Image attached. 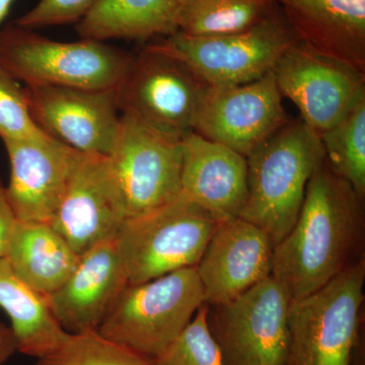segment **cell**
<instances>
[{
    "label": "cell",
    "mask_w": 365,
    "mask_h": 365,
    "mask_svg": "<svg viewBox=\"0 0 365 365\" xmlns=\"http://www.w3.org/2000/svg\"><path fill=\"white\" fill-rule=\"evenodd\" d=\"M276 0H186L178 32L193 37L247 32L272 13Z\"/></svg>",
    "instance_id": "cell-23"
},
{
    "label": "cell",
    "mask_w": 365,
    "mask_h": 365,
    "mask_svg": "<svg viewBox=\"0 0 365 365\" xmlns=\"http://www.w3.org/2000/svg\"><path fill=\"white\" fill-rule=\"evenodd\" d=\"M318 134L304 122L288 121L247 158L248 199L240 217L279 244L294 227L307 184L325 160Z\"/></svg>",
    "instance_id": "cell-2"
},
{
    "label": "cell",
    "mask_w": 365,
    "mask_h": 365,
    "mask_svg": "<svg viewBox=\"0 0 365 365\" xmlns=\"http://www.w3.org/2000/svg\"><path fill=\"white\" fill-rule=\"evenodd\" d=\"M273 249L269 235L244 218L217 222L196 266L205 304H225L270 277Z\"/></svg>",
    "instance_id": "cell-15"
},
{
    "label": "cell",
    "mask_w": 365,
    "mask_h": 365,
    "mask_svg": "<svg viewBox=\"0 0 365 365\" xmlns=\"http://www.w3.org/2000/svg\"><path fill=\"white\" fill-rule=\"evenodd\" d=\"M110 168L128 217L145 215L172 202L181 194L182 138L121 111Z\"/></svg>",
    "instance_id": "cell-9"
},
{
    "label": "cell",
    "mask_w": 365,
    "mask_h": 365,
    "mask_svg": "<svg viewBox=\"0 0 365 365\" xmlns=\"http://www.w3.org/2000/svg\"><path fill=\"white\" fill-rule=\"evenodd\" d=\"M16 218L7 200L6 186L0 180V259L4 258Z\"/></svg>",
    "instance_id": "cell-29"
},
{
    "label": "cell",
    "mask_w": 365,
    "mask_h": 365,
    "mask_svg": "<svg viewBox=\"0 0 365 365\" xmlns=\"http://www.w3.org/2000/svg\"><path fill=\"white\" fill-rule=\"evenodd\" d=\"M290 304L270 276L230 302L206 304L209 330L225 365H285Z\"/></svg>",
    "instance_id": "cell-8"
},
{
    "label": "cell",
    "mask_w": 365,
    "mask_h": 365,
    "mask_svg": "<svg viewBox=\"0 0 365 365\" xmlns=\"http://www.w3.org/2000/svg\"><path fill=\"white\" fill-rule=\"evenodd\" d=\"M46 134L34 119L25 88L0 64V138L26 140Z\"/></svg>",
    "instance_id": "cell-27"
},
{
    "label": "cell",
    "mask_w": 365,
    "mask_h": 365,
    "mask_svg": "<svg viewBox=\"0 0 365 365\" xmlns=\"http://www.w3.org/2000/svg\"><path fill=\"white\" fill-rule=\"evenodd\" d=\"M24 88L34 119L46 133L79 153L109 155L121 117L117 88Z\"/></svg>",
    "instance_id": "cell-13"
},
{
    "label": "cell",
    "mask_w": 365,
    "mask_h": 365,
    "mask_svg": "<svg viewBox=\"0 0 365 365\" xmlns=\"http://www.w3.org/2000/svg\"><path fill=\"white\" fill-rule=\"evenodd\" d=\"M273 72L228 88H211L194 132L248 158L288 122Z\"/></svg>",
    "instance_id": "cell-14"
},
{
    "label": "cell",
    "mask_w": 365,
    "mask_h": 365,
    "mask_svg": "<svg viewBox=\"0 0 365 365\" xmlns=\"http://www.w3.org/2000/svg\"><path fill=\"white\" fill-rule=\"evenodd\" d=\"M127 284L114 239L81 255L73 272L48 300L67 333L98 331Z\"/></svg>",
    "instance_id": "cell-18"
},
{
    "label": "cell",
    "mask_w": 365,
    "mask_h": 365,
    "mask_svg": "<svg viewBox=\"0 0 365 365\" xmlns=\"http://www.w3.org/2000/svg\"><path fill=\"white\" fill-rule=\"evenodd\" d=\"M364 200L325 158L309 179L297 222L273 249L271 276L292 302L313 294L361 258Z\"/></svg>",
    "instance_id": "cell-1"
},
{
    "label": "cell",
    "mask_w": 365,
    "mask_h": 365,
    "mask_svg": "<svg viewBox=\"0 0 365 365\" xmlns=\"http://www.w3.org/2000/svg\"><path fill=\"white\" fill-rule=\"evenodd\" d=\"M299 40L365 72V0H276Z\"/></svg>",
    "instance_id": "cell-19"
},
{
    "label": "cell",
    "mask_w": 365,
    "mask_h": 365,
    "mask_svg": "<svg viewBox=\"0 0 365 365\" xmlns=\"http://www.w3.org/2000/svg\"><path fill=\"white\" fill-rule=\"evenodd\" d=\"M18 352L16 338L11 327L0 323V365H4Z\"/></svg>",
    "instance_id": "cell-30"
},
{
    "label": "cell",
    "mask_w": 365,
    "mask_h": 365,
    "mask_svg": "<svg viewBox=\"0 0 365 365\" xmlns=\"http://www.w3.org/2000/svg\"><path fill=\"white\" fill-rule=\"evenodd\" d=\"M364 257L289 307L285 365H352L364 299Z\"/></svg>",
    "instance_id": "cell-7"
},
{
    "label": "cell",
    "mask_w": 365,
    "mask_h": 365,
    "mask_svg": "<svg viewBox=\"0 0 365 365\" xmlns=\"http://www.w3.org/2000/svg\"><path fill=\"white\" fill-rule=\"evenodd\" d=\"M4 144L11 165L6 197L16 220L49 223L63 196L76 150L49 134Z\"/></svg>",
    "instance_id": "cell-16"
},
{
    "label": "cell",
    "mask_w": 365,
    "mask_h": 365,
    "mask_svg": "<svg viewBox=\"0 0 365 365\" xmlns=\"http://www.w3.org/2000/svg\"><path fill=\"white\" fill-rule=\"evenodd\" d=\"M319 139L333 170L364 197L365 96Z\"/></svg>",
    "instance_id": "cell-24"
},
{
    "label": "cell",
    "mask_w": 365,
    "mask_h": 365,
    "mask_svg": "<svg viewBox=\"0 0 365 365\" xmlns=\"http://www.w3.org/2000/svg\"><path fill=\"white\" fill-rule=\"evenodd\" d=\"M299 40L279 6L247 32L193 37L177 32L148 45L189 67L211 88L251 83L273 71Z\"/></svg>",
    "instance_id": "cell-6"
},
{
    "label": "cell",
    "mask_w": 365,
    "mask_h": 365,
    "mask_svg": "<svg viewBox=\"0 0 365 365\" xmlns=\"http://www.w3.org/2000/svg\"><path fill=\"white\" fill-rule=\"evenodd\" d=\"M181 195L217 222L240 217L248 199L247 158L189 132L182 137Z\"/></svg>",
    "instance_id": "cell-17"
},
{
    "label": "cell",
    "mask_w": 365,
    "mask_h": 365,
    "mask_svg": "<svg viewBox=\"0 0 365 365\" xmlns=\"http://www.w3.org/2000/svg\"><path fill=\"white\" fill-rule=\"evenodd\" d=\"M281 96L319 137L338 123L365 96V72L327 56L299 40L273 68Z\"/></svg>",
    "instance_id": "cell-11"
},
{
    "label": "cell",
    "mask_w": 365,
    "mask_h": 365,
    "mask_svg": "<svg viewBox=\"0 0 365 365\" xmlns=\"http://www.w3.org/2000/svg\"><path fill=\"white\" fill-rule=\"evenodd\" d=\"M217 225L208 212L181 194L145 215L128 217L115 237L130 284L196 267Z\"/></svg>",
    "instance_id": "cell-5"
},
{
    "label": "cell",
    "mask_w": 365,
    "mask_h": 365,
    "mask_svg": "<svg viewBox=\"0 0 365 365\" xmlns=\"http://www.w3.org/2000/svg\"><path fill=\"white\" fill-rule=\"evenodd\" d=\"M14 0H0V24L6 19L9 13L11 6H13Z\"/></svg>",
    "instance_id": "cell-31"
},
{
    "label": "cell",
    "mask_w": 365,
    "mask_h": 365,
    "mask_svg": "<svg viewBox=\"0 0 365 365\" xmlns=\"http://www.w3.org/2000/svg\"><path fill=\"white\" fill-rule=\"evenodd\" d=\"M127 218L108 158L76 150L63 196L49 225L81 256L114 240Z\"/></svg>",
    "instance_id": "cell-12"
},
{
    "label": "cell",
    "mask_w": 365,
    "mask_h": 365,
    "mask_svg": "<svg viewBox=\"0 0 365 365\" xmlns=\"http://www.w3.org/2000/svg\"><path fill=\"white\" fill-rule=\"evenodd\" d=\"M205 297L196 267L126 285L98 327L108 339L153 359L188 326Z\"/></svg>",
    "instance_id": "cell-4"
},
{
    "label": "cell",
    "mask_w": 365,
    "mask_h": 365,
    "mask_svg": "<svg viewBox=\"0 0 365 365\" xmlns=\"http://www.w3.org/2000/svg\"><path fill=\"white\" fill-rule=\"evenodd\" d=\"M133 55L100 41L59 42L11 24L0 30V64L25 86L114 90Z\"/></svg>",
    "instance_id": "cell-3"
},
{
    "label": "cell",
    "mask_w": 365,
    "mask_h": 365,
    "mask_svg": "<svg viewBox=\"0 0 365 365\" xmlns=\"http://www.w3.org/2000/svg\"><path fill=\"white\" fill-rule=\"evenodd\" d=\"M34 365H153L125 346L108 339L98 331L71 334L51 354L36 359Z\"/></svg>",
    "instance_id": "cell-25"
},
{
    "label": "cell",
    "mask_w": 365,
    "mask_h": 365,
    "mask_svg": "<svg viewBox=\"0 0 365 365\" xmlns=\"http://www.w3.org/2000/svg\"><path fill=\"white\" fill-rule=\"evenodd\" d=\"M0 307L11 319L18 352L39 359L54 352L68 333L55 318L48 295L26 284L0 259Z\"/></svg>",
    "instance_id": "cell-22"
},
{
    "label": "cell",
    "mask_w": 365,
    "mask_h": 365,
    "mask_svg": "<svg viewBox=\"0 0 365 365\" xmlns=\"http://www.w3.org/2000/svg\"><path fill=\"white\" fill-rule=\"evenodd\" d=\"M211 88L188 66L150 47L132 60L117 88L120 109L178 137L194 131Z\"/></svg>",
    "instance_id": "cell-10"
},
{
    "label": "cell",
    "mask_w": 365,
    "mask_h": 365,
    "mask_svg": "<svg viewBox=\"0 0 365 365\" xmlns=\"http://www.w3.org/2000/svg\"><path fill=\"white\" fill-rule=\"evenodd\" d=\"M79 257L49 223L21 220H16L4 255L24 282L46 295L66 282Z\"/></svg>",
    "instance_id": "cell-21"
},
{
    "label": "cell",
    "mask_w": 365,
    "mask_h": 365,
    "mask_svg": "<svg viewBox=\"0 0 365 365\" xmlns=\"http://www.w3.org/2000/svg\"><path fill=\"white\" fill-rule=\"evenodd\" d=\"M186 0H98L76 30L81 39L145 41L178 32Z\"/></svg>",
    "instance_id": "cell-20"
},
{
    "label": "cell",
    "mask_w": 365,
    "mask_h": 365,
    "mask_svg": "<svg viewBox=\"0 0 365 365\" xmlns=\"http://www.w3.org/2000/svg\"><path fill=\"white\" fill-rule=\"evenodd\" d=\"M153 362V365H225L220 347L209 330L206 304Z\"/></svg>",
    "instance_id": "cell-26"
},
{
    "label": "cell",
    "mask_w": 365,
    "mask_h": 365,
    "mask_svg": "<svg viewBox=\"0 0 365 365\" xmlns=\"http://www.w3.org/2000/svg\"><path fill=\"white\" fill-rule=\"evenodd\" d=\"M98 0H40L14 24L28 30L78 24Z\"/></svg>",
    "instance_id": "cell-28"
}]
</instances>
